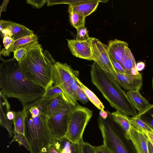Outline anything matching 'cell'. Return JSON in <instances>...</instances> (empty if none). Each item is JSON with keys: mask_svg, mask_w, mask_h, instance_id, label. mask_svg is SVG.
I'll use <instances>...</instances> for the list:
<instances>
[{"mask_svg": "<svg viewBox=\"0 0 153 153\" xmlns=\"http://www.w3.org/2000/svg\"><path fill=\"white\" fill-rule=\"evenodd\" d=\"M123 61L126 73L131 74V69L136 67V63L134 56L128 46L125 48Z\"/></svg>", "mask_w": 153, "mask_h": 153, "instance_id": "cb8c5ba5", "label": "cell"}, {"mask_svg": "<svg viewBox=\"0 0 153 153\" xmlns=\"http://www.w3.org/2000/svg\"><path fill=\"white\" fill-rule=\"evenodd\" d=\"M14 117L13 120L14 126V131L16 132L25 134V122L27 116L26 110L23 108L21 111H14Z\"/></svg>", "mask_w": 153, "mask_h": 153, "instance_id": "44dd1931", "label": "cell"}, {"mask_svg": "<svg viewBox=\"0 0 153 153\" xmlns=\"http://www.w3.org/2000/svg\"><path fill=\"white\" fill-rule=\"evenodd\" d=\"M152 87L153 89V76L152 79Z\"/></svg>", "mask_w": 153, "mask_h": 153, "instance_id": "7dc6e473", "label": "cell"}, {"mask_svg": "<svg viewBox=\"0 0 153 153\" xmlns=\"http://www.w3.org/2000/svg\"><path fill=\"white\" fill-rule=\"evenodd\" d=\"M26 3L34 6L36 8L39 9L42 7L47 3V0H27Z\"/></svg>", "mask_w": 153, "mask_h": 153, "instance_id": "836d02e7", "label": "cell"}, {"mask_svg": "<svg viewBox=\"0 0 153 153\" xmlns=\"http://www.w3.org/2000/svg\"><path fill=\"white\" fill-rule=\"evenodd\" d=\"M0 30L4 36H9L15 41L22 37L31 35L34 32L25 26L10 21H0Z\"/></svg>", "mask_w": 153, "mask_h": 153, "instance_id": "30bf717a", "label": "cell"}, {"mask_svg": "<svg viewBox=\"0 0 153 153\" xmlns=\"http://www.w3.org/2000/svg\"><path fill=\"white\" fill-rule=\"evenodd\" d=\"M111 61L116 69L120 72L126 73L125 69L122 65L114 59L110 57Z\"/></svg>", "mask_w": 153, "mask_h": 153, "instance_id": "74e56055", "label": "cell"}, {"mask_svg": "<svg viewBox=\"0 0 153 153\" xmlns=\"http://www.w3.org/2000/svg\"><path fill=\"white\" fill-rule=\"evenodd\" d=\"M92 83L101 92L111 107L132 117L137 115L127 94L114 78L102 69L94 62L90 71Z\"/></svg>", "mask_w": 153, "mask_h": 153, "instance_id": "277c9868", "label": "cell"}, {"mask_svg": "<svg viewBox=\"0 0 153 153\" xmlns=\"http://www.w3.org/2000/svg\"><path fill=\"white\" fill-rule=\"evenodd\" d=\"M128 46V44L127 42L117 39L109 40L108 45L110 57L117 61L124 68L123 57L125 48Z\"/></svg>", "mask_w": 153, "mask_h": 153, "instance_id": "9a60e30c", "label": "cell"}, {"mask_svg": "<svg viewBox=\"0 0 153 153\" xmlns=\"http://www.w3.org/2000/svg\"><path fill=\"white\" fill-rule=\"evenodd\" d=\"M77 35L75 40L78 41H83L88 39L89 36L88 31L87 27L85 26H81L76 29Z\"/></svg>", "mask_w": 153, "mask_h": 153, "instance_id": "f546056e", "label": "cell"}, {"mask_svg": "<svg viewBox=\"0 0 153 153\" xmlns=\"http://www.w3.org/2000/svg\"><path fill=\"white\" fill-rule=\"evenodd\" d=\"M56 62L49 52L38 43L28 49L19 63L26 78L46 91L53 85V68Z\"/></svg>", "mask_w": 153, "mask_h": 153, "instance_id": "7a4b0ae2", "label": "cell"}, {"mask_svg": "<svg viewBox=\"0 0 153 153\" xmlns=\"http://www.w3.org/2000/svg\"><path fill=\"white\" fill-rule=\"evenodd\" d=\"M145 67V64L143 62H139L136 63V68L138 71L143 70Z\"/></svg>", "mask_w": 153, "mask_h": 153, "instance_id": "ab89813d", "label": "cell"}, {"mask_svg": "<svg viewBox=\"0 0 153 153\" xmlns=\"http://www.w3.org/2000/svg\"><path fill=\"white\" fill-rule=\"evenodd\" d=\"M55 97L40 98V112L32 116L27 112L25 122V134L30 148V153H45L49 145L53 144L54 137L48 123V109Z\"/></svg>", "mask_w": 153, "mask_h": 153, "instance_id": "3957f363", "label": "cell"}, {"mask_svg": "<svg viewBox=\"0 0 153 153\" xmlns=\"http://www.w3.org/2000/svg\"><path fill=\"white\" fill-rule=\"evenodd\" d=\"M93 115L89 108L79 104L73 106L70 114L67 131L64 136L71 141L81 144L84 141L85 129Z\"/></svg>", "mask_w": 153, "mask_h": 153, "instance_id": "8992f818", "label": "cell"}, {"mask_svg": "<svg viewBox=\"0 0 153 153\" xmlns=\"http://www.w3.org/2000/svg\"><path fill=\"white\" fill-rule=\"evenodd\" d=\"M107 111L106 119L100 116L97 119L103 144L114 153H138L131 140L126 137L124 131L114 120L111 113Z\"/></svg>", "mask_w": 153, "mask_h": 153, "instance_id": "5b68a950", "label": "cell"}, {"mask_svg": "<svg viewBox=\"0 0 153 153\" xmlns=\"http://www.w3.org/2000/svg\"><path fill=\"white\" fill-rule=\"evenodd\" d=\"M15 41L10 37L9 36H4L3 39V43L4 48L7 49L12 45Z\"/></svg>", "mask_w": 153, "mask_h": 153, "instance_id": "8d00e7d4", "label": "cell"}, {"mask_svg": "<svg viewBox=\"0 0 153 153\" xmlns=\"http://www.w3.org/2000/svg\"><path fill=\"white\" fill-rule=\"evenodd\" d=\"M115 80L118 85L126 90H140L143 85V78L140 74L134 75L123 73L117 70Z\"/></svg>", "mask_w": 153, "mask_h": 153, "instance_id": "7c38bea8", "label": "cell"}, {"mask_svg": "<svg viewBox=\"0 0 153 153\" xmlns=\"http://www.w3.org/2000/svg\"><path fill=\"white\" fill-rule=\"evenodd\" d=\"M129 119L131 126L137 130L146 134L153 133V130L142 120L140 115L129 117Z\"/></svg>", "mask_w": 153, "mask_h": 153, "instance_id": "603a6c76", "label": "cell"}, {"mask_svg": "<svg viewBox=\"0 0 153 153\" xmlns=\"http://www.w3.org/2000/svg\"><path fill=\"white\" fill-rule=\"evenodd\" d=\"M14 111H9L7 113L6 116L7 118L10 120H12L13 119L14 117Z\"/></svg>", "mask_w": 153, "mask_h": 153, "instance_id": "60d3db41", "label": "cell"}, {"mask_svg": "<svg viewBox=\"0 0 153 153\" xmlns=\"http://www.w3.org/2000/svg\"><path fill=\"white\" fill-rule=\"evenodd\" d=\"M96 153H114L110 149L103 144L97 146H94Z\"/></svg>", "mask_w": 153, "mask_h": 153, "instance_id": "e575fe53", "label": "cell"}, {"mask_svg": "<svg viewBox=\"0 0 153 153\" xmlns=\"http://www.w3.org/2000/svg\"><path fill=\"white\" fill-rule=\"evenodd\" d=\"M59 95L62 96L66 100L63 93L61 89L59 87L53 86L46 91L42 97H55Z\"/></svg>", "mask_w": 153, "mask_h": 153, "instance_id": "f1b7e54d", "label": "cell"}, {"mask_svg": "<svg viewBox=\"0 0 153 153\" xmlns=\"http://www.w3.org/2000/svg\"><path fill=\"white\" fill-rule=\"evenodd\" d=\"M99 116L104 119H106L108 116L107 111L104 110L100 111L99 112Z\"/></svg>", "mask_w": 153, "mask_h": 153, "instance_id": "b9f144b4", "label": "cell"}, {"mask_svg": "<svg viewBox=\"0 0 153 153\" xmlns=\"http://www.w3.org/2000/svg\"><path fill=\"white\" fill-rule=\"evenodd\" d=\"M74 71L70 79V84L71 90L76 98V94L79 85L76 81L73 76Z\"/></svg>", "mask_w": 153, "mask_h": 153, "instance_id": "d590c367", "label": "cell"}, {"mask_svg": "<svg viewBox=\"0 0 153 153\" xmlns=\"http://www.w3.org/2000/svg\"><path fill=\"white\" fill-rule=\"evenodd\" d=\"M101 2L100 0H73L68 8L86 17L96 10Z\"/></svg>", "mask_w": 153, "mask_h": 153, "instance_id": "4fadbf2b", "label": "cell"}, {"mask_svg": "<svg viewBox=\"0 0 153 153\" xmlns=\"http://www.w3.org/2000/svg\"><path fill=\"white\" fill-rule=\"evenodd\" d=\"M30 48H22L15 50L13 52V57L19 62L27 53L28 49Z\"/></svg>", "mask_w": 153, "mask_h": 153, "instance_id": "1f68e13d", "label": "cell"}, {"mask_svg": "<svg viewBox=\"0 0 153 153\" xmlns=\"http://www.w3.org/2000/svg\"><path fill=\"white\" fill-rule=\"evenodd\" d=\"M81 153H96L94 146L84 141L80 144Z\"/></svg>", "mask_w": 153, "mask_h": 153, "instance_id": "d6a6232c", "label": "cell"}, {"mask_svg": "<svg viewBox=\"0 0 153 153\" xmlns=\"http://www.w3.org/2000/svg\"><path fill=\"white\" fill-rule=\"evenodd\" d=\"M92 58L102 69L111 75L116 79L117 70L113 65L108 53V45L98 39L92 37Z\"/></svg>", "mask_w": 153, "mask_h": 153, "instance_id": "ba28073f", "label": "cell"}, {"mask_svg": "<svg viewBox=\"0 0 153 153\" xmlns=\"http://www.w3.org/2000/svg\"><path fill=\"white\" fill-rule=\"evenodd\" d=\"M131 74L134 75H136L140 74L137 69L136 67H133L131 70Z\"/></svg>", "mask_w": 153, "mask_h": 153, "instance_id": "7bdbcfd3", "label": "cell"}, {"mask_svg": "<svg viewBox=\"0 0 153 153\" xmlns=\"http://www.w3.org/2000/svg\"><path fill=\"white\" fill-rule=\"evenodd\" d=\"M76 100L80 101L83 104L87 103L89 100L86 95L79 85L76 94Z\"/></svg>", "mask_w": 153, "mask_h": 153, "instance_id": "4dcf8cb0", "label": "cell"}, {"mask_svg": "<svg viewBox=\"0 0 153 153\" xmlns=\"http://www.w3.org/2000/svg\"><path fill=\"white\" fill-rule=\"evenodd\" d=\"M45 153H59V152L54 145L52 144L48 147Z\"/></svg>", "mask_w": 153, "mask_h": 153, "instance_id": "f35d334b", "label": "cell"}, {"mask_svg": "<svg viewBox=\"0 0 153 153\" xmlns=\"http://www.w3.org/2000/svg\"><path fill=\"white\" fill-rule=\"evenodd\" d=\"M53 144L59 153H81L80 144L74 143L65 137H54Z\"/></svg>", "mask_w": 153, "mask_h": 153, "instance_id": "e0dca14e", "label": "cell"}, {"mask_svg": "<svg viewBox=\"0 0 153 153\" xmlns=\"http://www.w3.org/2000/svg\"><path fill=\"white\" fill-rule=\"evenodd\" d=\"M74 71L66 63L56 62L53 71V85L63 91L66 101L73 106L78 104L71 89L70 81Z\"/></svg>", "mask_w": 153, "mask_h": 153, "instance_id": "52a82bcc", "label": "cell"}, {"mask_svg": "<svg viewBox=\"0 0 153 153\" xmlns=\"http://www.w3.org/2000/svg\"><path fill=\"white\" fill-rule=\"evenodd\" d=\"M0 92L5 97L17 99L23 108L42 97L43 87L29 80L19 62L14 57L3 60L0 65Z\"/></svg>", "mask_w": 153, "mask_h": 153, "instance_id": "6da1fadb", "label": "cell"}, {"mask_svg": "<svg viewBox=\"0 0 153 153\" xmlns=\"http://www.w3.org/2000/svg\"><path fill=\"white\" fill-rule=\"evenodd\" d=\"M126 94L133 106L138 111V115L145 112L152 105L141 95L139 90L128 91Z\"/></svg>", "mask_w": 153, "mask_h": 153, "instance_id": "2e32d148", "label": "cell"}, {"mask_svg": "<svg viewBox=\"0 0 153 153\" xmlns=\"http://www.w3.org/2000/svg\"><path fill=\"white\" fill-rule=\"evenodd\" d=\"M14 136L9 144L16 142L20 146H22L28 151H30V148L25 134L18 133L14 131Z\"/></svg>", "mask_w": 153, "mask_h": 153, "instance_id": "4316f807", "label": "cell"}, {"mask_svg": "<svg viewBox=\"0 0 153 153\" xmlns=\"http://www.w3.org/2000/svg\"><path fill=\"white\" fill-rule=\"evenodd\" d=\"M148 148L149 153H153V146L148 140Z\"/></svg>", "mask_w": 153, "mask_h": 153, "instance_id": "ee69618b", "label": "cell"}, {"mask_svg": "<svg viewBox=\"0 0 153 153\" xmlns=\"http://www.w3.org/2000/svg\"><path fill=\"white\" fill-rule=\"evenodd\" d=\"M79 72L75 70L73 76L83 91L87 96L89 100L98 109L104 111L105 107L103 105L97 96L90 90L84 85L79 78Z\"/></svg>", "mask_w": 153, "mask_h": 153, "instance_id": "d6986e66", "label": "cell"}, {"mask_svg": "<svg viewBox=\"0 0 153 153\" xmlns=\"http://www.w3.org/2000/svg\"><path fill=\"white\" fill-rule=\"evenodd\" d=\"M37 35L33 34L25 36L15 41L12 45L7 49H2L0 51L1 54L5 56H9L11 52L22 48H30L38 43Z\"/></svg>", "mask_w": 153, "mask_h": 153, "instance_id": "5bb4252c", "label": "cell"}, {"mask_svg": "<svg viewBox=\"0 0 153 153\" xmlns=\"http://www.w3.org/2000/svg\"><path fill=\"white\" fill-rule=\"evenodd\" d=\"M131 139L138 153H149V138L146 134L140 131L131 126L130 128Z\"/></svg>", "mask_w": 153, "mask_h": 153, "instance_id": "ac0fdd59", "label": "cell"}, {"mask_svg": "<svg viewBox=\"0 0 153 153\" xmlns=\"http://www.w3.org/2000/svg\"><path fill=\"white\" fill-rule=\"evenodd\" d=\"M73 107L69 104L64 109L49 117V126L54 137H61L65 135L69 115Z\"/></svg>", "mask_w": 153, "mask_h": 153, "instance_id": "9c48e42d", "label": "cell"}, {"mask_svg": "<svg viewBox=\"0 0 153 153\" xmlns=\"http://www.w3.org/2000/svg\"><path fill=\"white\" fill-rule=\"evenodd\" d=\"M69 20L71 25L76 29L81 26H85V17L73 10L68 8Z\"/></svg>", "mask_w": 153, "mask_h": 153, "instance_id": "d4e9b609", "label": "cell"}, {"mask_svg": "<svg viewBox=\"0 0 153 153\" xmlns=\"http://www.w3.org/2000/svg\"><path fill=\"white\" fill-rule=\"evenodd\" d=\"M140 116L142 120L153 130V104L149 109Z\"/></svg>", "mask_w": 153, "mask_h": 153, "instance_id": "83f0119b", "label": "cell"}, {"mask_svg": "<svg viewBox=\"0 0 153 153\" xmlns=\"http://www.w3.org/2000/svg\"><path fill=\"white\" fill-rule=\"evenodd\" d=\"M0 113V126L7 131L9 133V137H12L14 135V129L13 128L12 120H9L7 118L6 115L1 109Z\"/></svg>", "mask_w": 153, "mask_h": 153, "instance_id": "484cf974", "label": "cell"}, {"mask_svg": "<svg viewBox=\"0 0 153 153\" xmlns=\"http://www.w3.org/2000/svg\"><path fill=\"white\" fill-rule=\"evenodd\" d=\"M146 134L148 136L149 139L153 141V133H149Z\"/></svg>", "mask_w": 153, "mask_h": 153, "instance_id": "f6af8a7d", "label": "cell"}, {"mask_svg": "<svg viewBox=\"0 0 153 153\" xmlns=\"http://www.w3.org/2000/svg\"><path fill=\"white\" fill-rule=\"evenodd\" d=\"M69 103L61 95L57 96L49 106L48 109V117L56 114L64 109Z\"/></svg>", "mask_w": 153, "mask_h": 153, "instance_id": "7402d4cb", "label": "cell"}, {"mask_svg": "<svg viewBox=\"0 0 153 153\" xmlns=\"http://www.w3.org/2000/svg\"><path fill=\"white\" fill-rule=\"evenodd\" d=\"M111 113L114 120L125 131L126 137L131 139L130 128L131 126L128 116L118 111Z\"/></svg>", "mask_w": 153, "mask_h": 153, "instance_id": "ffe728a7", "label": "cell"}, {"mask_svg": "<svg viewBox=\"0 0 153 153\" xmlns=\"http://www.w3.org/2000/svg\"><path fill=\"white\" fill-rule=\"evenodd\" d=\"M149 141H150L151 144L153 146V141L149 139Z\"/></svg>", "mask_w": 153, "mask_h": 153, "instance_id": "bcb514c9", "label": "cell"}, {"mask_svg": "<svg viewBox=\"0 0 153 153\" xmlns=\"http://www.w3.org/2000/svg\"><path fill=\"white\" fill-rule=\"evenodd\" d=\"M68 47L74 56L88 60H92V37L83 41L67 39Z\"/></svg>", "mask_w": 153, "mask_h": 153, "instance_id": "8fae6325", "label": "cell"}]
</instances>
